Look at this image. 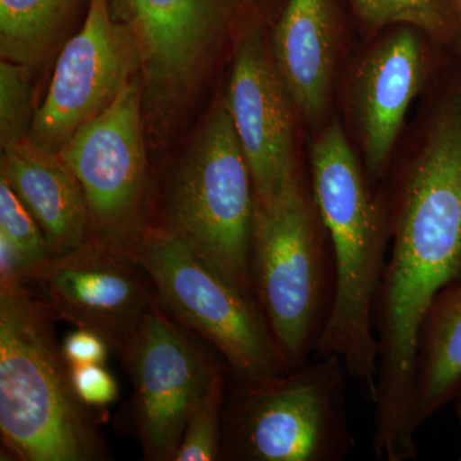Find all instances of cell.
<instances>
[{
    "label": "cell",
    "instance_id": "6da1fadb",
    "mask_svg": "<svg viewBox=\"0 0 461 461\" xmlns=\"http://www.w3.org/2000/svg\"><path fill=\"white\" fill-rule=\"evenodd\" d=\"M390 257L375 305L377 399L372 450L378 459L418 457L415 357L433 300L461 284V140L429 136L403 148L387 178Z\"/></svg>",
    "mask_w": 461,
    "mask_h": 461
},
{
    "label": "cell",
    "instance_id": "7a4b0ae2",
    "mask_svg": "<svg viewBox=\"0 0 461 461\" xmlns=\"http://www.w3.org/2000/svg\"><path fill=\"white\" fill-rule=\"evenodd\" d=\"M308 175L336 262V299L314 357H341L369 402L377 399L375 305L390 248L387 182L373 185L341 117L309 136Z\"/></svg>",
    "mask_w": 461,
    "mask_h": 461
},
{
    "label": "cell",
    "instance_id": "3957f363",
    "mask_svg": "<svg viewBox=\"0 0 461 461\" xmlns=\"http://www.w3.org/2000/svg\"><path fill=\"white\" fill-rule=\"evenodd\" d=\"M57 318L32 288L0 294V435L21 461L109 457L98 420L76 396Z\"/></svg>",
    "mask_w": 461,
    "mask_h": 461
},
{
    "label": "cell",
    "instance_id": "277c9868",
    "mask_svg": "<svg viewBox=\"0 0 461 461\" xmlns=\"http://www.w3.org/2000/svg\"><path fill=\"white\" fill-rule=\"evenodd\" d=\"M254 295L288 372L315 355L336 299V262L308 172L280 195L256 199Z\"/></svg>",
    "mask_w": 461,
    "mask_h": 461
},
{
    "label": "cell",
    "instance_id": "5b68a950",
    "mask_svg": "<svg viewBox=\"0 0 461 461\" xmlns=\"http://www.w3.org/2000/svg\"><path fill=\"white\" fill-rule=\"evenodd\" d=\"M230 377V375H229ZM348 372L336 355L266 381L230 377L222 456L239 461H344L355 446Z\"/></svg>",
    "mask_w": 461,
    "mask_h": 461
},
{
    "label": "cell",
    "instance_id": "8992f818",
    "mask_svg": "<svg viewBox=\"0 0 461 461\" xmlns=\"http://www.w3.org/2000/svg\"><path fill=\"white\" fill-rule=\"evenodd\" d=\"M286 0H109L142 57L144 115L169 130L227 48L256 23L273 25Z\"/></svg>",
    "mask_w": 461,
    "mask_h": 461
},
{
    "label": "cell",
    "instance_id": "52a82bcc",
    "mask_svg": "<svg viewBox=\"0 0 461 461\" xmlns=\"http://www.w3.org/2000/svg\"><path fill=\"white\" fill-rule=\"evenodd\" d=\"M254 212L253 177L222 98L173 173L163 229L257 303L250 272Z\"/></svg>",
    "mask_w": 461,
    "mask_h": 461
},
{
    "label": "cell",
    "instance_id": "ba28073f",
    "mask_svg": "<svg viewBox=\"0 0 461 461\" xmlns=\"http://www.w3.org/2000/svg\"><path fill=\"white\" fill-rule=\"evenodd\" d=\"M175 320L213 346L230 377L266 381L288 372L262 312L168 230L147 229L126 247Z\"/></svg>",
    "mask_w": 461,
    "mask_h": 461
},
{
    "label": "cell",
    "instance_id": "9c48e42d",
    "mask_svg": "<svg viewBox=\"0 0 461 461\" xmlns=\"http://www.w3.org/2000/svg\"><path fill=\"white\" fill-rule=\"evenodd\" d=\"M459 60L411 25L387 27L354 45L339 114L373 185L386 182L414 103Z\"/></svg>",
    "mask_w": 461,
    "mask_h": 461
},
{
    "label": "cell",
    "instance_id": "30bf717a",
    "mask_svg": "<svg viewBox=\"0 0 461 461\" xmlns=\"http://www.w3.org/2000/svg\"><path fill=\"white\" fill-rule=\"evenodd\" d=\"M58 156L83 187L96 239L121 249L140 236L148 229L141 75L102 113L83 124Z\"/></svg>",
    "mask_w": 461,
    "mask_h": 461
},
{
    "label": "cell",
    "instance_id": "8fae6325",
    "mask_svg": "<svg viewBox=\"0 0 461 461\" xmlns=\"http://www.w3.org/2000/svg\"><path fill=\"white\" fill-rule=\"evenodd\" d=\"M121 360L135 390L145 459L173 461L191 412L212 379L229 368L191 339L158 299Z\"/></svg>",
    "mask_w": 461,
    "mask_h": 461
},
{
    "label": "cell",
    "instance_id": "7c38bea8",
    "mask_svg": "<svg viewBox=\"0 0 461 461\" xmlns=\"http://www.w3.org/2000/svg\"><path fill=\"white\" fill-rule=\"evenodd\" d=\"M141 68L140 47L112 16L109 0H89L84 25L60 51L44 103L35 109L30 140L59 153L83 124L141 75Z\"/></svg>",
    "mask_w": 461,
    "mask_h": 461
},
{
    "label": "cell",
    "instance_id": "4fadbf2b",
    "mask_svg": "<svg viewBox=\"0 0 461 461\" xmlns=\"http://www.w3.org/2000/svg\"><path fill=\"white\" fill-rule=\"evenodd\" d=\"M271 27L256 23L239 36L223 96L258 200L280 195L305 171L299 153L302 123L273 60Z\"/></svg>",
    "mask_w": 461,
    "mask_h": 461
},
{
    "label": "cell",
    "instance_id": "5bb4252c",
    "mask_svg": "<svg viewBox=\"0 0 461 461\" xmlns=\"http://www.w3.org/2000/svg\"><path fill=\"white\" fill-rule=\"evenodd\" d=\"M35 285L58 320L99 333L120 359L157 299L144 269L99 239L51 257Z\"/></svg>",
    "mask_w": 461,
    "mask_h": 461
},
{
    "label": "cell",
    "instance_id": "9a60e30c",
    "mask_svg": "<svg viewBox=\"0 0 461 461\" xmlns=\"http://www.w3.org/2000/svg\"><path fill=\"white\" fill-rule=\"evenodd\" d=\"M282 81L309 136L339 115V96L353 51L341 0H286L269 32Z\"/></svg>",
    "mask_w": 461,
    "mask_h": 461
},
{
    "label": "cell",
    "instance_id": "2e32d148",
    "mask_svg": "<svg viewBox=\"0 0 461 461\" xmlns=\"http://www.w3.org/2000/svg\"><path fill=\"white\" fill-rule=\"evenodd\" d=\"M0 173L35 218L51 257L96 239L83 187L58 154L27 138L2 149Z\"/></svg>",
    "mask_w": 461,
    "mask_h": 461
},
{
    "label": "cell",
    "instance_id": "e0dca14e",
    "mask_svg": "<svg viewBox=\"0 0 461 461\" xmlns=\"http://www.w3.org/2000/svg\"><path fill=\"white\" fill-rule=\"evenodd\" d=\"M461 384V284L433 300L421 323L415 357L414 423L420 430L454 402Z\"/></svg>",
    "mask_w": 461,
    "mask_h": 461
},
{
    "label": "cell",
    "instance_id": "ac0fdd59",
    "mask_svg": "<svg viewBox=\"0 0 461 461\" xmlns=\"http://www.w3.org/2000/svg\"><path fill=\"white\" fill-rule=\"evenodd\" d=\"M84 0H0L2 59L32 69L63 38Z\"/></svg>",
    "mask_w": 461,
    "mask_h": 461
},
{
    "label": "cell",
    "instance_id": "d6986e66",
    "mask_svg": "<svg viewBox=\"0 0 461 461\" xmlns=\"http://www.w3.org/2000/svg\"><path fill=\"white\" fill-rule=\"evenodd\" d=\"M346 5L360 39L411 25L461 59V0H346Z\"/></svg>",
    "mask_w": 461,
    "mask_h": 461
},
{
    "label": "cell",
    "instance_id": "ffe728a7",
    "mask_svg": "<svg viewBox=\"0 0 461 461\" xmlns=\"http://www.w3.org/2000/svg\"><path fill=\"white\" fill-rule=\"evenodd\" d=\"M227 375L223 371L212 379L204 395L191 412L173 461L222 459V420Z\"/></svg>",
    "mask_w": 461,
    "mask_h": 461
},
{
    "label": "cell",
    "instance_id": "44dd1931",
    "mask_svg": "<svg viewBox=\"0 0 461 461\" xmlns=\"http://www.w3.org/2000/svg\"><path fill=\"white\" fill-rule=\"evenodd\" d=\"M30 68L2 59L0 63V145L2 149L25 140L32 131Z\"/></svg>",
    "mask_w": 461,
    "mask_h": 461
},
{
    "label": "cell",
    "instance_id": "7402d4cb",
    "mask_svg": "<svg viewBox=\"0 0 461 461\" xmlns=\"http://www.w3.org/2000/svg\"><path fill=\"white\" fill-rule=\"evenodd\" d=\"M0 235L5 236L18 253L35 272L39 271L51 258L47 240L30 213L29 209L18 198L7 178L0 173Z\"/></svg>",
    "mask_w": 461,
    "mask_h": 461
},
{
    "label": "cell",
    "instance_id": "603a6c76",
    "mask_svg": "<svg viewBox=\"0 0 461 461\" xmlns=\"http://www.w3.org/2000/svg\"><path fill=\"white\" fill-rule=\"evenodd\" d=\"M76 396L89 409L107 408L117 400L118 384L104 364L69 366Z\"/></svg>",
    "mask_w": 461,
    "mask_h": 461
},
{
    "label": "cell",
    "instance_id": "cb8c5ba5",
    "mask_svg": "<svg viewBox=\"0 0 461 461\" xmlns=\"http://www.w3.org/2000/svg\"><path fill=\"white\" fill-rule=\"evenodd\" d=\"M60 346L69 366L104 364L112 351L111 346L99 333L78 327L66 336Z\"/></svg>",
    "mask_w": 461,
    "mask_h": 461
},
{
    "label": "cell",
    "instance_id": "d4e9b609",
    "mask_svg": "<svg viewBox=\"0 0 461 461\" xmlns=\"http://www.w3.org/2000/svg\"><path fill=\"white\" fill-rule=\"evenodd\" d=\"M35 285V272L5 236L0 235V294H14Z\"/></svg>",
    "mask_w": 461,
    "mask_h": 461
},
{
    "label": "cell",
    "instance_id": "484cf974",
    "mask_svg": "<svg viewBox=\"0 0 461 461\" xmlns=\"http://www.w3.org/2000/svg\"><path fill=\"white\" fill-rule=\"evenodd\" d=\"M455 402V411H456L457 420L460 421L461 426V384L459 390H457L456 396L454 399ZM460 460H461V451H460Z\"/></svg>",
    "mask_w": 461,
    "mask_h": 461
}]
</instances>
